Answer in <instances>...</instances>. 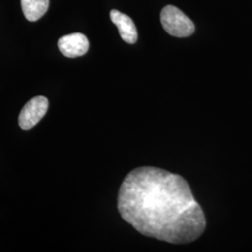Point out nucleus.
<instances>
[{
  "instance_id": "4",
  "label": "nucleus",
  "mask_w": 252,
  "mask_h": 252,
  "mask_svg": "<svg viewBox=\"0 0 252 252\" xmlns=\"http://www.w3.org/2000/svg\"><path fill=\"white\" fill-rule=\"evenodd\" d=\"M60 52L66 57L75 58L82 56L89 50V40L81 33H74L62 36L58 40Z\"/></svg>"
},
{
  "instance_id": "3",
  "label": "nucleus",
  "mask_w": 252,
  "mask_h": 252,
  "mask_svg": "<svg viewBox=\"0 0 252 252\" xmlns=\"http://www.w3.org/2000/svg\"><path fill=\"white\" fill-rule=\"evenodd\" d=\"M49 101L44 96H36L29 100L19 115V126L23 130H30L45 116Z\"/></svg>"
},
{
  "instance_id": "2",
  "label": "nucleus",
  "mask_w": 252,
  "mask_h": 252,
  "mask_svg": "<svg viewBox=\"0 0 252 252\" xmlns=\"http://www.w3.org/2000/svg\"><path fill=\"white\" fill-rule=\"evenodd\" d=\"M161 23L169 35L177 37L190 36L195 29L192 21L174 6H166L162 9Z\"/></svg>"
},
{
  "instance_id": "6",
  "label": "nucleus",
  "mask_w": 252,
  "mask_h": 252,
  "mask_svg": "<svg viewBox=\"0 0 252 252\" xmlns=\"http://www.w3.org/2000/svg\"><path fill=\"white\" fill-rule=\"evenodd\" d=\"M50 0H21L25 17L29 22H36L41 18L49 9Z\"/></svg>"
},
{
  "instance_id": "1",
  "label": "nucleus",
  "mask_w": 252,
  "mask_h": 252,
  "mask_svg": "<svg viewBox=\"0 0 252 252\" xmlns=\"http://www.w3.org/2000/svg\"><path fill=\"white\" fill-rule=\"evenodd\" d=\"M118 210L138 233L167 243H191L207 226L186 180L153 166L126 176L119 189Z\"/></svg>"
},
{
  "instance_id": "5",
  "label": "nucleus",
  "mask_w": 252,
  "mask_h": 252,
  "mask_svg": "<svg viewBox=\"0 0 252 252\" xmlns=\"http://www.w3.org/2000/svg\"><path fill=\"white\" fill-rule=\"evenodd\" d=\"M110 19L117 27L121 37L129 44H135L137 41V30L133 20L117 9L110 11Z\"/></svg>"
}]
</instances>
